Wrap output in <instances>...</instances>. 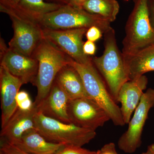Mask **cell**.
Returning <instances> with one entry per match:
<instances>
[{"mask_svg":"<svg viewBox=\"0 0 154 154\" xmlns=\"http://www.w3.org/2000/svg\"><path fill=\"white\" fill-rule=\"evenodd\" d=\"M32 56L38 62V72L33 84L37 89L33 102L37 106L49 93L58 73L69 64L72 58L51 42L44 38Z\"/></svg>","mask_w":154,"mask_h":154,"instance_id":"obj_1","label":"cell"},{"mask_svg":"<svg viewBox=\"0 0 154 154\" xmlns=\"http://www.w3.org/2000/svg\"><path fill=\"white\" fill-rule=\"evenodd\" d=\"M104 34L103 54L92 58V61L104 78L110 94L117 103L120 88L129 80L122 52L119 51L116 43L115 30L111 27Z\"/></svg>","mask_w":154,"mask_h":154,"instance_id":"obj_2","label":"cell"},{"mask_svg":"<svg viewBox=\"0 0 154 154\" xmlns=\"http://www.w3.org/2000/svg\"><path fill=\"white\" fill-rule=\"evenodd\" d=\"M37 22L42 29L47 30L88 29L96 26L104 33L111 28V23L104 18L69 4L63 5L57 11L44 15Z\"/></svg>","mask_w":154,"mask_h":154,"instance_id":"obj_3","label":"cell"},{"mask_svg":"<svg viewBox=\"0 0 154 154\" xmlns=\"http://www.w3.org/2000/svg\"><path fill=\"white\" fill-rule=\"evenodd\" d=\"M133 9L126 22L123 41V57L154 44V30L150 21L148 0H133Z\"/></svg>","mask_w":154,"mask_h":154,"instance_id":"obj_4","label":"cell"},{"mask_svg":"<svg viewBox=\"0 0 154 154\" xmlns=\"http://www.w3.org/2000/svg\"><path fill=\"white\" fill-rule=\"evenodd\" d=\"M35 129L48 141L65 146L82 147L96 137V131L62 122L37 111L34 118Z\"/></svg>","mask_w":154,"mask_h":154,"instance_id":"obj_5","label":"cell"},{"mask_svg":"<svg viewBox=\"0 0 154 154\" xmlns=\"http://www.w3.org/2000/svg\"><path fill=\"white\" fill-rule=\"evenodd\" d=\"M69 64L79 73L89 97L105 110L113 124L116 126H123L125 123L120 107L108 91L94 64H82L72 59Z\"/></svg>","mask_w":154,"mask_h":154,"instance_id":"obj_6","label":"cell"},{"mask_svg":"<svg viewBox=\"0 0 154 154\" xmlns=\"http://www.w3.org/2000/svg\"><path fill=\"white\" fill-rule=\"evenodd\" d=\"M0 11L8 15L14 28V35L9 42V48L23 55L32 56L43 38L42 29L38 22L17 9L0 6Z\"/></svg>","mask_w":154,"mask_h":154,"instance_id":"obj_7","label":"cell"},{"mask_svg":"<svg viewBox=\"0 0 154 154\" xmlns=\"http://www.w3.org/2000/svg\"><path fill=\"white\" fill-rule=\"evenodd\" d=\"M154 106V89L149 88L143 93L128 128L118 141L119 148L127 153H133L140 147L144 126L149 111Z\"/></svg>","mask_w":154,"mask_h":154,"instance_id":"obj_8","label":"cell"},{"mask_svg":"<svg viewBox=\"0 0 154 154\" xmlns=\"http://www.w3.org/2000/svg\"><path fill=\"white\" fill-rule=\"evenodd\" d=\"M68 113L71 123L94 131L110 120L102 107L93 99L87 97L70 100Z\"/></svg>","mask_w":154,"mask_h":154,"instance_id":"obj_9","label":"cell"},{"mask_svg":"<svg viewBox=\"0 0 154 154\" xmlns=\"http://www.w3.org/2000/svg\"><path fill=\"white\" fill-rule=\"evenodd\" d=\"M88 29H42L43 38L48 39L78 63L93 64L92 58L83 51V37Z\"/></svg>","mask_w":154,"mask_h":154,"instance_id":"obj_10","label":"cell"},{"mask_svg":"<svg viewBox=\"0 0 154 154\" xmlns=\"http://www.w3.org/2000/svg\"><path fill=\"white\" fill-rule=\"evenodd\" d=\"M1 65L5 67L24 85L33 84L38 72V62L36 59L15 52L9 48L1 54Z\"/></svg>","mask_w":154,"mask_h":154,"instance_id":"obj_11","label":"cell"},{"mask_svg":"<svg viewBox=\"0 0 154 154\" xmlns=\"http://www.w3.org/2000/svg\"><path fill=\"white\" fill-rule=\"evenodd\" d=\"M23 85L22 81L11 74L5 67L0 66L2 128L18 109L16 97Z\"/></svg>","mask_w":154,"mask_h":154,"instance_id":"obj_12","label":"cell"},{"mask_svg":"<svg viewBox=\"0 0 154 154\" xmlns=\"http://www.w3.org/2000/svg\"><path fill=\"white\" fill-rule=\"evenodd\" d=\"M148 79L145 75L125 83L119 92L117 102L121 104L120 110L125 124H128L132 113L140 102L146 88Z\"/></svg>","mask_w":154,"mask_h":154,"instance_id":"obj_13","label":"cell"},{"mask_svg":"<svg viewBox=\"0 0 154 154\" xmlns=\"http://www.w3.org/2000/svg\"><path fill=\"white\" fill-rule=\"evenodd\" d=\"M37 111V106L34 104L31 110L25 111L18 108L7 124L2 128L1 140L15 144L21 140L25 132L35 129L34 118Z\"/></svg>","mask_w":154,"mask_h":154,"instance_id":"obj_14","label":"cell"},{"mask_svg":"<svg viewBox=\"0 0 154 154\" xmlns=\"http://www.w3.org/2000/svg\"><path fill=\"white\" fill-rule=\"evenodd\" d=\"M69 100L67 95L54 80L49 93L37 106V110L48 117L71 123L68 113Z\"/></svg>","mask_w":154,"mask_h":154,"instance_id":"obj_15","label":"cell"},{"mask_svg":"<svg viewBox=\"0 0 154 154\" xmlns=\"http://www.w3.org/2000/svg\"><path fill=\"white\" fill-rule=\"evenodd\" d=\"M123 58L129 80L143 75L148 72L153 71L154 44L144 47Z\"/></svg>","mask_w":154,"mask_h":154,"instance_id":"obj_16","label":"cell"},{"mask_svg":"<svg viewBox=\"0 0 154 154\" xmlns=\"http://www.w3.org/2000/svg\"><path fill=\"white\" fill-rule=\"evenodd\" d=\"M14 145L30 154H53L65 146L46 140L36 129L26 131Z\"/></svg>","mask_w":154,"mask_h":154,"instance_id":"obj_17","label":"cell"},{"mask_svg":"<svg viewBox=\"0 0 154 154\" xmlns=\"http://www.w3.org/2000/svg\"><path fill=\"white\" fill-rule=\"evenodd\" d=\"M55 81L67 95L70 100L83 97L90 98L87 94L79 73L70 64L60 71Z\"/></svg>","mask_w":154,"mask_h":154,"instance_id":"obj_18","label":"cell"},{"mask_svg":"<svg viewBox=\"0 0 154 154\" xmlns=\"http://www.w3.org/2000/svg\"><path fill=\"white\" fill-rule=\"evenodd\" d=\"M62 5L45 0H21L15 9L37 22L44 15L57 11Z\"/></svg>","mask_w":154,"mask_h":154,"instance_id":"obj_19","label":"cell"},{"mask_svg":"<svg viewBox=\"0 0 154 154\" xmlns=\"http://www.w3.org/2000/svg\"><path fill=\"white\" fill-rule=\"evenodd\" d=\"M119 8L116 0H88L82 6L85 11L100 16L110 23L116 19Z\"/></svg>","mask_w":154,"mask_h":154,"instance_id":"obj_20","label":"cell"},{"mask_svg":"<svg viewBox=\"0 0 154 154\" xmlns=\"http://www.w3.org/2000/svg\"><path fill=\"white\" fill-rule=\"evenodd\" d=\"M18 108L22 110L27 111L31 110L34 106L28 92L22 91H19L16 97Z\"/></svg>","mask_w":154,"mask_h":154,"instance_id":"obj_21","label":"cell"},{"mask_svg":"<svg viewBox=\"0 0 154 154\" xmlns=\"http://www.w3.org/2000/svg\"><path fill=\"white\" fill-rule=\"evenodd\" d=\"M97 152L92 151L82 147L64 146L53 154H96Z\"/></svg>","mask_w":154,"mask_h":154,"instance_id":"obj_22","label":"cell"},{"mask_svg":"<svg viewBox=\"0 0 154 154\" xmlns=\"http://www.w3.org/2000/svg\"><path fill=\"white\" fill-rule=\"evenodd\" d=\"M1 154H30L22 150L12 144L3 140H1Z\"/></svg>","mask_w":154,"mask_h":154,"instance_id":"obj_23","label":"cell"},{"mask_svg":"<svg viewBox=\"0 0 154 154\" xmlns=\"http://www.w3.org/2000/svg\"><path fill=\"white\" fill-rule=\"evenodd\" d=\"M103 33L99 28L96 26H92L88 28L85 35L88 40L95 42L102 37Z\"/></svg>","mask_w":154,"mask_h":154,"instance_id":"obj_24","label":"cell"},{"mask_svg":"<svg viewBox=\"0 0 154 154\" xmlns=\"http://www.w3.org/2000/svg\"><path fill=\"white\" fill-rule=\"evenodd\" d=\"M96 49L95 42L87 40L84 42L83 45V51L86 55L89 56L94 55L95 54Z\"/></svg>","mask_w":154,"mask_h":154,"instance_id":"obj_25","label":"cell"},{"mask_svg":"<svg viewBox=\"0 0 154 154\" xmlns=\"http://www.w3.org/2000/svg\"><path fill=\"white\" fill-rule=\"evenodd\" d=\"M21 0H0V6L15 8L18 6Z\"/></svg>","mask_w":154,"mask_h":154,"instance_id":"obj_26","label":"cell"},{"mask_svg":"<svg viewBox=\"0 0 154 154\" xmlns=\"http://www.w3.org/2000/svg\"><path fill=\"white\" fill-rule=\"evenodd\" d=\"M148 10L151 25L154 30V0H148Z\"/></svg>","mask_w":154,"mask_h":154,"instance_id":"obj_27","label":"cell"},{"mask_svg":"<svg viewBox=\"0 0 154 154\" xmlns=\"http://www.w3.org/2000/svg\"><path fill=\"white\" fill-rule=\"evenodd\" d=\"M88 0H69V5L77 8L82 9L83 5Z\"/></svg>","mask_w":154,"mask_h":154,"instance_id":"obj_28","label":"cell"},{"mask_svg":"<svg viewBox=\"0 0 154 154\" xmlns=\"http://www.w3.org/2000/svg\"><path fill=\"white\" fill-rule=\"evenodd\" d=\"M50 2L57 3L62 5H68L69 0H45Z\"/></svg>","mask_w":154,"mask_h":154,"instance_id":"obj_29","label":"cell"},{"mask_svg":"<svg viewBox=\"0 0 154 154\" xmlns=\"http://www.w3.org/2000/svg\"><path fill=\"white\" fill-rule=\"evenodd\" d=\"M141 154H154V144L149 145L146 152Z\"/></svg>","mask_w":154,"mask_h":154,"instance_id":"obj_30","label":"cell"}]
</instances>
